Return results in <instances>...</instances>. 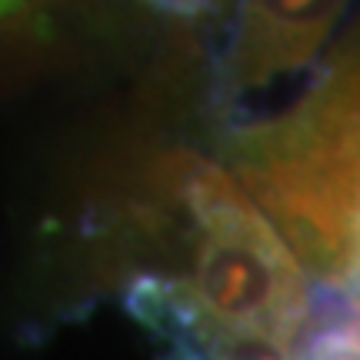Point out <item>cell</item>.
<instances>
[{"instance_id":"cell-1","label":"cell","mask_w":360,"mask_h":360,"mask_svg":"<svg viewBox=\"0 0 360 360\" xmlns=\"http://www.w3.org/2000/svg\"><path fill=\"white\" fill-rule=\"evenodd\" d=\"M127 214L177 267L127 283L134 321L187 354H297L314 307L307 274L227 170L187 150L157 157Z\"/></svg>"},{"instance_id":"cell-2","label":"cell","mask_w":360,"mask_h":360,"mask_svg":"<svg viewBox=\"0 0 360 360\" xmlns=\"http://www.w3.org/2000/svg\"><path fill=\"white\" fill-rule=\"evenodd\" d=\"M240 170L297 257L360 300V47L244 137Z\"/></svg>"},{"instance_id":"cell-3","label":"cell","mask_w":360,"mask_h":360,"mask_svg":"<svg viewBox=\"0 0 360 360\" xmlns=\"http://www.w3.org/2000/svg\"><path fill=\"white\" fill-rule=\"evenodd\" d=\"M180 11H214L224 0H174ZM231 27L220 51L227 94L247 97L297 74L321 51L347 0H227Z\"/></svg>"},{"instance_id":"cell-4","label":"cell","mask_w":360,"mask_h":360,"mask_svg":"<svg viewBox=\"0 0 360 360\" xmlns=\"http://www.w3.org/2000/svg\"><path fill=\"white\" fill-rule=\"evenodd\" d=\"M300 357H360V300L337 294L327 307H310Z\"/></svg>"},{"instance_id":"cell-5","label":"cell","mask_w":360,"mask_h":360,"mask_svg":"<svg viewBox=\"0 0 360 360\" xmlns=\"http://www.w3.org/2000/svg\"><path fill=\"white\" fill-rule=\"evenodd\" d=\"M64 0H0V57H27L51 37Z\"/></svg>"}]
</instances>
